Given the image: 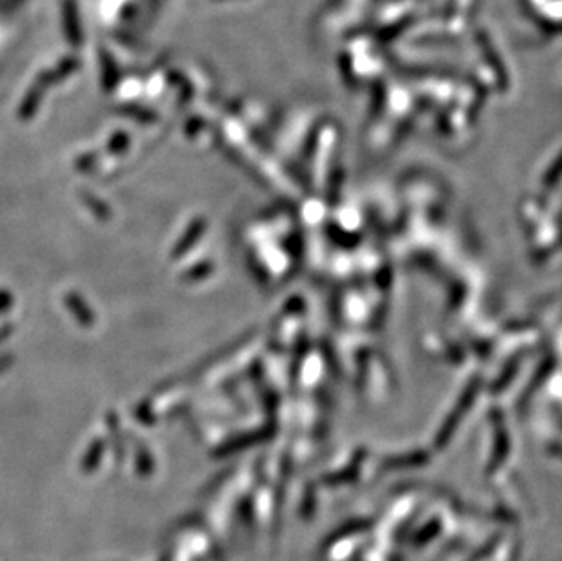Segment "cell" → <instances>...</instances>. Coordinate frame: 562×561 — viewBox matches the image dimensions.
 Segmentation results:
<instances>
[{"instance_id": "6da1fadb", "label": "cell", "mask_w": 562, "mask_h": 561, "mask_svg": "<svg viewBox=\"0 0 562 561\" xmlns=\"http://www.w3.org/2000/svg\"><path fill=\"white\" fill-rule=\"evenodd\" d=\"M6 365H8V359H0V366H6ZM0 370H2V368H0Z\"/></svg>"}]
</instances>
